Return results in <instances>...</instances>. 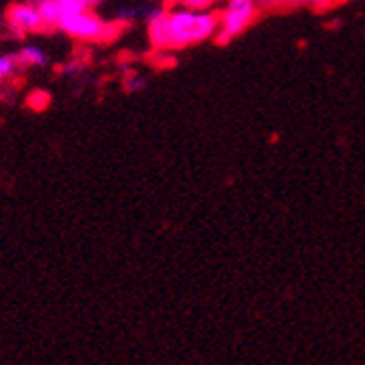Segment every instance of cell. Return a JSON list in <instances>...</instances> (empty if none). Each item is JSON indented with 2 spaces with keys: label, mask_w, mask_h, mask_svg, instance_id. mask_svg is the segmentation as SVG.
I'll use <instances>...</instances> for the list:
<instances>
[{
  "label": "cell",
  "mask_w": 365,
  "mask_h": 365,
  "mask_svg": "<svg viewBox=\"0 0 365 365\" xmlns=\"http://www.w3.org/2000/svg\"><path fill=\"white\" fill-rule=\"evenodd\" d=\"M18 72H22V68H20V63H18L14 53H3V55H0V85H5L11 78H16Z\"/></svg>",
  "instance_id": "obj_7"
},
{
  "label": "cell",
  "mask_w": 365,
  "mask_h": 365,
  "mask_svg": "<svg viewBox=\"0 0 365 365\" xmlns=\"http://www.w3.org/2000/svg\"><path fill=\"white\" fill-rule=\"evenodd\" d=\"M122 85H124L126 91H137V89H142L146 85V81L140 74H126L124 81H122Z\"/></svg>",
  "instance_id": "obj_10"
},
{
  "label": "cell",
  "mask_w": 365,
  "mask_h": 365,
  "mask_svg": "<svg viewBox=\"0 0 365 365\" xmlns=\"http://www.w3.org/2000/svg\"><path fill=\"white\" fill-rule=\"evenodd\" d=\"M5 31L11 37H29L46 31V22L35 5V0H20L14 3L5 14Z\"/></svg>",
  "instance_id": "obj_4"
},
{
  "label": "cell",
  "mask_w": 365,
  "mask_h": 365,
  "mask_svg": "<svg viewBox=\"0 0 365 365\" xmlns=\"http://www.w3.org/2000/svg\"><path fill=\"white\" fill-rule=\"evenodd\" d=\"M172 3L180 5V7L198 9V11H215V7L222 3V0H172Z\"/></svg>",
  "instance_id": "obj_8"
},
{
  "label": "cell",
  "mask_w": 365,
  "mask_h": 365,
  "mask_svg": "<svg viewBox=\"0 0 365 365\" xmlns=\"http://www.w3.org/2000/svg\"><path fill=\"white\" fill-rule=\"evenodd\" d=\"M148 41L155 51L176 53L200 46L215 39L217 35V14L198 11L180 5L157 7L146 18Z\"/></svg>",
  "instance_id": "obj_1"
},
{
  "label": "cell",
  "mask_w": 365,
  "mask_h": 365,
  "mask_svg": "<svg viewBox=\"0 0 365 365\" xmlns=\"http://www.w3.org/2000/svg\"><path fill=\"white\" fill-rule=\"evenodd\" d=\"M83 3H85L87 7H91V9H96V7H101L103 3H107V0H83Z\"/></svg>",
  "instance_id": "obj_12"
},
{
  "label": "cell",
  "mask_w": 365,
  "mask_h": 365,
  "mask_svg": "<svg viewBox=\"0 0 365 365\" xmlns=\"http://www.w3.org/2000/svg\"><path fill=\"white\" fill-rule=\"evenodd\" d=\"M259 3H261V9H274V7L283 5L285 0H259Z\"/></svg>",
  "instance_id": "obj_11"
},
{
  "label": "cell",
  "mask_w": 365,
  "mask_h": 365,
  "mask_svg": "<svg viewBox=\"0 0 365 365\" xmlns=\"http://www.w3.org/2000/svg\"><path fill=\"white\" fill-rule=\"evenodd\" d=\"M259 0H222L217 5V35L215 39L226 43L244 35L261 14Z\"/></svg>",
  "instance_id": "obj_2"
},
{
  "label": "cell",
  "mask_w": 365,
  "mask_h": 365,
  "mask_svg": "<svg viewBox=\"0 0 365 365\" xmlns=\"http://www.w3.org/2000/svg\"><path fill=\"white\" fill-rule=\"evenodd\" d=\"M292 7H307V9H327L333 7L337 0H285Z\"/></svg>",
  "instance_id": "obj_9"
},
{
  "label": "cell",
  "mask_w": 365,
  "mask_h": 365,
  "mask_svg": "<svg viewBox=\"0 0 365 365\" xmlns=\"http://www.w3.org/2000/svg\"><path fill=\"white\" fill-rule=\"evenodd\" d=\"M63 35L72 37L74 41H83V43H101V41H109L115 37V33L120 31V24L101 16L98 11H94L91 7L66 18L59 29Z\"/></svg>",
  "instance_id": "obj_3"
},
{
  "label": "cell",
  "mask_w": 365,
  "mask_h": 365,
  "mask_svg": "<svg viewBox=\"0 0 365 365\" xmlns=\"http://www.w3.org/2000/svg\"><path fill=\"white\" fill-rule=\"evenodd\" d=\"M35 5L46 22V29H59L66 18L87 9L83 0H35Z\"/></svg>",
  "instance_id": "obj_5"
},
{
  "label": "cell",
  "mask_w": 365,
  "mask_h": 365,
  "mask_svg": "<svg viewBox=\"0 0 365 365\" xmlns=\"http://www.w3.org/2000/svg\"><path fill=\"white\" fill-rule=\"evenodd\" d=\"M14 55H16L22 70H39V68H46L51 61L48 51H46L41 43H35V41L22 43Z\"/></svg>",
  "instance_id": "obj_6"
},
{
  "label": "cell",
  "mask_w": 365,
  "mask_h": 365,
  "mask_svg": "<svg viewBox=\"0 0 365 365\" xmlns=\"http://www.w3.org/2000/svg\"><path fill=\"white\" fill-rule=\"evenodd\" d=\"M0 31H5V16H0Z\"/></svg>",
  "instance_id": "obj_13"
}]
</instances>
